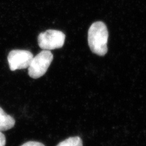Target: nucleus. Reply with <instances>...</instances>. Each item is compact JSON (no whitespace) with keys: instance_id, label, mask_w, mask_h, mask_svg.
I'll use <instances>...</instances> for the list:
<instances>
[{"instance_id":"f257e3e1","label":"nucleus","mask_w":146,"mask_h":146,"mask_svg":"<svg viewBox=\"0 0 146 146\" xmlns=\"http://www.w3.org/2000/svg\"><path fill=\"white\" fill-rule=\"evenodd\" d=\"M108 29L104 22L93 23L88 33V42L91 51L99 56L105 55L108 52Z\"/></svg>"},{"instance_id":"f03ea898","label":"nucleus","mask_w":146,"mask_h":146,"mask_svg":"<svg viewBox=\"0 0 146 146\" xmlns=\"http://www.w3.org/2000/svg\"><path fill=\"white\" fill-rule=\"evenodd\" d=\"M53 60V55L50 50H43L33 57L28 67V75L36 79L44 75Z\"/></svg>"},{"instance_id":"7ed1b4c3","label":"nucleus","mask_w":146,"mask_h":146,"mask_svg":"<svg viewBox=\"0 0 146 146\" xmlns=\"http://www.w3.org/2000/svg\"><path fill=\"white\" fill-rule=\"evenodd\" d=\"M65 40L66 35L63 32L52 29L41 33L37 38L39 47L47 50L62 48Z\"/></svg>"},{"instance_id":"20e7f679","label":"nucleus","mask_w":146,"mask_h":146,"mask_svg":"<svg viewBox=\"0 0 146 146\" xmlns=\"http://www.w3.org/2000/svg\"><path fill=\"white\" fill-rule=\"evenodd\" d=\"M33 55L31 52L26 50L15 49L10 52L7 60L11 71L28 68Z\"/></svg>"},{"instance_id":"39448f33","label":"nucleus","mask_w":146,"mask_h":146,"mask_svg":"<svg viewBox=\"0 0 146 146\" xmlns=\"http://www.w3.org/2000/svg\"><path fill=\"white\" fill-rule=\"evenodd\" d=\"M15 124L14 119L8 115L0 107V131L9 130L14 127Z\"/></svg>"},{"instance_id":"423d86ee","label":"nucleus","mask_w":146,"mask_h":146,"mask_svg":"<svg viewBox=\"0 0 146 146\" xmlns=\"http://www.w3.org/2000/svg\"><path fill=\"white\" fill-rule=\"evenodd\" d=\"M56 146H83L81 139L78 136L70 137L59 143Z\"/></svg>"},{"instance_id":"0eeeda50","label":"nucleus","mask_w":146,"mask_h":146,"mask_svg":"<svg viewBox=\"0 0 146 146\" xmlns=\"http://www.w3.org/2000/svg\"><path fill=\"white\" fill-rule=\"evenodd\" d=\"M21 146H45L42 143L36 141H29L25 143Z\"/></svg>"},{"instance_id":"6e6552de","label":"nucleus","mask_w":146,"mask_h":146,"mask_svg":"<svg viewBox=\"0 0 146 146\" xmlns=\"http://www.w3.org/2000/svg\"><path fill=\"white\" fill-rule=\"evenodd\" d=\"M6 144V139L5 136L0 131V146H5Z\"/></svg>"}]
</instances>
